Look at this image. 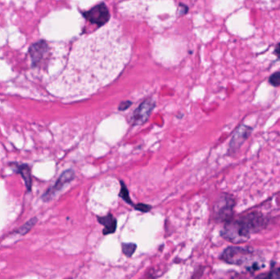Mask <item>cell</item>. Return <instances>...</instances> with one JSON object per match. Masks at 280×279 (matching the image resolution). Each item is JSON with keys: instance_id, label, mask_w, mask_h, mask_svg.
Masks as SVG:
<instances>
[{"instance_id": "1", "label": "cell", "mask_w": 280, "mask_h": 279, "mask_svg": "<svg viewBox=\"0 0 280 279\" xmlns=\"http://www.w3.org/2000/svg\"><path fill=\"white\" fill-rule=\"evenodd\" d=\"M131 56V44L118 24L110 23L84 37L74 58L76 86L89 94L108 84L124 69Z\"/></svg>"}, {"instance_id": "2", "label": "cell", "mask_w": 280, "mask_h": 279, "mask_svg": "<svg viewBox=\"0 0 280 279\" xmlns=\"http://www.w3.org/2000/svg\"><path fill=\"white\" fill-rule=\"evenodd\" d=\"M266 219L259 213H250L237 220L226 222L221 236L234 244L244 243L253 233L261 231L266 225Z\"/></svg>"}, {"instance_id": "3", "label": "cell", "mask_w": 280, "mask_h": 279, "mask_svg": "<svg viewBox=\"0 0 280 279\" xmlns=\"http://www.w3.org/2000/svg\"><path fill=\"white\" fill-rule=\"evenodd\" d=\"M253 257V252L251 248L240 247V246H230L226 248L221 254V260L230 265H246L251 262Z\"/></svg>"}, {"instance_id": "4", "label": "cell", "mask_w": 280, "mask_h": 279, "mask_svg": "<svg viewBox=\"0 0 280 279\" xmlns=\"http://www.w3.org/2000/svg\"><path fill=\"white\" fill-rule=\"evenodd\" d=\"M235 205V200L230 195L221 196L216 204H215V214L217 221H230L234 213V207Z\"/></svg>"}, {"instance_id": "5", "label": "cell", "mask_w": 280, "mask_h": 279, "mask_svg": "<svg viewBox=\"0 0 280 279\" xmlns=\"http://www.w3.org/2000/svg\"><path fill=\"white\" fill-rule=\"evenodd\" d=\"M49 45L46 41L40 40L30 45L29 48V55L32 60V65L33 68H40L41 64L46 58L49 53Z\"/></svg>"}, {"instance_id": "6", "label": "cell", "mask_w": 280, "mask_h": 279, "mask_svg": "<svg viewBox=\"0 0 280 279\" xmlns=\"http://www.w3.org/2000/svg\"><path fill=\"white\" fill-rule=\"evenodd\" d=\"M84 17L92 23L99 26L105 25L110 19L109 12L105 5L101 4L84 13Z\"/></svg>"}, {"instance_id": "7", "label": "cell", "mask_w": 280, "mask_h": 279, "mask_svg": "<svg viewBox=\"0 0 280 279\" xmlns=\"http://www.w3.org/2000/svg\"><path fill=\"white\" fill-rule=\"evenodd\" d=\"M252 130H252L251 127L244 126V125L239 126L236 130L234 136L232 138L231 142H230V152L234 153V152H236V151L240 148L241 146L244 143L245 141L248 139L249 135L252 133Z\"/></svg>"}, {"instance_id": "8", "label": "cell", "mask_w": 280, "mask_h": 279, "mask_svg": "<svg viewBox=\"0 0 280 279\" xmlns=\"http://www.w3.org/2000/svg\"><path fill=\"white\" fill-rule=\"evenodd\" d=\"M154 103L151 101H146L139 106L133 116V123L135 125L143 124L149 117L150 114L153 109Z\"/></svg>"}, {"instance_id": "9", "label": "cell", "mask_w": 280, "mask_h": 279, "mask_svg": "<svg viewBox=\"0 0 280 279\" xmlns=\"http://www.w3.org/2000/svg\"><path fill=\"white\" fill-rule=\"evenodd\" d=\"M74 176H75V174L72 170H67L65 172L63 173L61 176L59 177L56 183L53 185V188L49 189V191L44 194V197H49V196L53 195V193H56V192L59 191L60 189L64 188L66 183L71 182L73 179Z\"/></svg>"}, {"instance_id": "10", "label": "cell", "mask_w": 280, "mask_h": 279, "mask_svg": "<svg viewBox=\"0 0 280 279\" xmlns=\"http://www.w3.org/2000/svg\"><path fill=\"white\" fill-rule=\"evenodd\" d=\"M99 222L104 226L103 234L108 235L116 231V221L112 214H108L106 216L99 217Z\"/></svg>"}, {"instance_id": "11", "label": "cell", "mask_w": 280, "mask_h": 279, "mask_svg": "<svg viewBox=\"0 0 280 279\" xmlns=\"http://www.w3.org/2000/svg\"><path fill=\"white\" fill-rule=\"evenodd\" d=\"M19 172L21 173V176L23 177L24 180L25 182V185L28 189H30L32 187V175H30V170L27 166H22L20 167Z\"/></svg>"}, {"instance_id": "12", "label": "cell", "mask_w": 280, "mask_h": 279, "mask_svg": "<svg viewBox=\"0 0 280 279\" xmlns=\"http://www.w3.org/2000/svg\"><path fill=\"white\" fill-rule=\"evenodd\" d=\"M36 221H36V218L32 219L30 221H28L25 225L21 227V229H18L17 233H18V234H19V233L20 234H22V235L25 234V233H27L28 231H29V230L32 229V227L36 225Z\"/></svg>"}, {"instance_id": "13", "label": "cell", "mask_w": 280, "mask_h": 279, "mask_svg": "<svg viewBox=\"0 0 280 279\" xmlns=\"http://www.w3.org/2000/svg\"><path fill=\"white\" fill-rule=\"evenodd\" d=\"M136 250V245L134 243H123L122 251L124 254L128 257H131Z\"/></svg>"}, {"instance_id": "14", "label": "cell", "mask_w": 280, "mask_h": 279, "mask_svg": "<svg viewBox=\"0 0 280 279\" xmlns=\"http://www.w3.org/2000/svg\"><path fill=\"white\" fill-rule=\"evenodd\" d=\"M269 83L271 84L272 86H280V72L272 74L269 78Z\"/></svg>"}, {"instance_id": "15", "label": "cell", "mask_w": 280, "mask_h": 279, "mask_svg": "<svg viewBox=\"0 0 280 279\" xmlns=\"http://www.w3.org/2000/svg\"><path fill=\"white\" fill-rule=\"evenodd\" d=\"M121 183V190L120 192V198L124 199L126 202H128L129 204H131L133 205L132 202H131V198H130V195H129L128 189H127V187L125 186L124 183L123 182H120Z\"/></svg>"}, {"instance_id": "16", "label": "cell", "mask_w": 280, "mask_h": 279, "mask_svg": "<svg viewBox=\"0 0 280 279\" xmlns=\"http://www.w3.org/2000/svg\"><path fill=\"white\" fill-rule=\"evenodd\" d=\"M265 277L266 278H280V268L272 271L269 274L266 275Z\"/></svg>"}, {"instance_id": "17", "label": "cell", "mask_w": 280, "mask_h": 279, "mask_svg": "<svg viewBox=\"0 0 280 279\" xmlns=\"http://www.w3.org/2000/svg\"><path fill=\"white\" fill-rule=\"evenodd\" d=\"M135 209L140 210V211L142 212H147L151 210V206H147V205H143V204H139V205L135 206Z\"/></svg>"}, {"instance_id": "18", "label": "cell", "mask_w": 280, "mask_h": 279, "mask_svg": "<svg viewBox=\"0 0 280 279\" xmlns=\"http://www.w3.org/2000/svg\"><path fill=\"white\" fill-rule=\"evenodd\" d=\"M274 54L280 59V42L276 45L275 48H274Z\"/></svg>"}]
</instances>
